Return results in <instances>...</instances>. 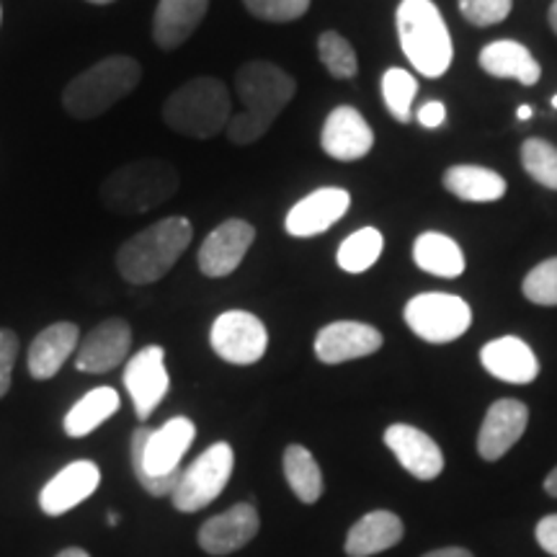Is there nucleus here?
<instances>
[{
    "label": "nucleus",
    "mask_w": 557,
    "mask_h": 557,
    "mask_svg": "<svg viewBox=\"0 0 557 557\" xmlns=\"http://www.w3.org/2000/svg\"><path fill=\"white\" fill-rule=\"evenodd\" d=\"M235 94L246 109L238 116H230L227 137L233 145H253L295 99L297 83L274 62L253 60L235 75Z\"/></svg>",
    "instance_id": "1"
},
{
    "label": "nucleus",
    "mask_w": 557,
    "mask_h": 557,
    "mask_svg": "<svg viewBox=\"0 0 557 557\" xmlns=\"http://www.w3.org/2000/svg\"><path fill=\"white\" fill-rule=\"evenodd\" d=\"M197 426L191 418L176 416L160 429L139 426L129 442V462L137 483L152 498L171 496L181 478V459L194 444Z\"/></svg>",
    "instance_id": "2"
},
{
    "label": "nucleus",
    "mask_w": 557,
    "mask_h": 557,
    "mask_svg": "<svg viewBox=\"0 0 557 557\" xmlns=\"http://www.w3.org/2000/svg\"><path fill=\"white\" fill-rule=\"evenodd\" d=\"M194 238V227L186 218H165L139 230L116 250V271L129 284L160 282L186 253Z\"/></svg>",
    "instance_id": "3"
},
{
    "label": "nucleus",
    "mask_w": 557,
    "mask_h": 557,
    "mask_svg": "<svg viewBox=\"0 0 557 557\" xmlns=\"http://www.w3.org/2000/svg\"><path fill=\"white\" fill-rule=\"evenodd\" d=\"M143 81V65L129 54H111L75 75L62 90V107L70 116L88 122L127 99Z\"/></svg>",
    "instance_id": "4"
},
{
    "label": "nucleus",
    "mask_w": 557,
    "mask_h": 557,
    "mask_svg": "<svg viewBox=\"0 0 557 557\" xmlns=\"http://www.w3.org/2000/svg\"><path fill=\"white\" fill-rule=\"evenodd\" d=\"M178 186L181 176L169 160H135L109 173L99 197L114 214H145L171 201Z\"/></svg>",
    "instance_id": "5"
},
{
    "label": "nucleus",
    "mask_w": 557,
    "mask_h": 557,
    "mask_svg": "<svg viewBox=\"0 0 557 557\" xmlns=\"http://www.w3.org/2000/svg\"><path fill=\"white\" fill-rule=\"evenodd\" d=\"M230 99L225 83L212 75H199L178 86L163 103V122L173 132L194 139H212L230 124Z\"/></svg>",
    "instance_id": "6"
},
{
    "label": "nucleus",
    "mask_w": 557,
    "mask_h": 557,
    "mask_svg": "<svg viewBox=\"0 0 557 557\" xmlns=\"http://www.w3.org/2000/svg\"><path fill=\"white\" fill-rule=\"evenodd\" d=\"M398 37L410 65L426 78H442L451 65V37L431 0H403L398 5Z\"/></svg>",
    "instance_id": "7"
},
{
    "label": "nucleus",
    "mask_w": 557,
    "mask_h": 557,
    "mask_svg": "<svg viewBox=\"0 0 557 557\" xmlns=\"http://www.w3.org/2000/svg\"><path fill=\"white\" fill-rule=\"evenodd\" d=\"M235 455L227 442L212 444L207 451L194 459L186 470H181V478L173 487L171 500L181 513H194L207 508L212 500L220 498L230 478H233Z\"/></svg>",
    "instance_id": "8"
},
{
    "label": "nucleus",
    "mask_w": 557,
    "mask_h": 557,
    "mask_svg": "<svg viewBox=\"0 0 557 557\" xmlns=\"http://www.w3.org/2000/svg\"><path fill=\"white\" fill-rule=\"evenodd\" d=\"M406 323L426 344H449L468 333L472 310L462 297L447 295V292H426L406 305Z\"/></svg>",
    "instance_id": "9"
},
{
    "label": "nucleus",
    "mask_w": 557,
    "mask_h": 557,
    "mask_svg": "<svg viewBox=\"0 0 557 557\" xmlns=\"http://www.w3.org/2000/svg\"><path fill=\"white\" fill-rule=\"evenodd\" d=\"M209 344H212L214 354L225 359L227 364L248 367L256 364L267 354L269 331L253 312L227 310L212 323Z\"/></svg>",
    "instance_id": "10"
},
{
    "label": "nucleus",
    "mask_w": 557,
    "mask_h": 557,
    "mask_svg": "<svg viewBox=\"0 0 557 557\" xmlns=\"http://www.w3.org/2000/svg\"><path fill=\"white\" fill-rule=\"evenodd\" d=\"M124 387H127L139 421H148L171 387L169 369H165V348L148 346L137 351L124 367Z\"/></svg>",
    "instance_id": "11"
},
{
    "label": "nucleus",
    "mask_w": 557,
    "mask_h": 557,
    "mask_svg": "<svg viewBox=\"0 0 557 557\" xmlns=\"http://www.w3.org/2000/svg\"><path fill=\"white\" fill-rule=\"evenodd\" d=\"M256 240V227L246 220H225L201 243L197 263L199 271L209 278L230 276L240 267Z\"/></svg>",
    "instance_id": "12"
},
{
    "label": "nucleus",
    "mask_w": 557,
    "mask_h": 557,
    "mask_svg": "<svg viewBox=\"0 0 557 557\" xmlns=\"http://www.w3.org/2000/svg\"><path fill=\"white\" fill-rule=\"evenodd\" d=\"M259 529H261V517L259 511H256V506L235 504L230 506L227 511L218 513V517L207 519L199 529L197 542L207 555H214V557L233 555L246 547L248 542H253L256 534H259Z\"/></svg>",
    "instance_id": "13"
},
{
    "label": "nucleus",
    "mask_w": 557,
    "mask_h": 557,
    "mask_svg": "<svg viewBox=\"0 0 557 557\" xmlns=\"http://www.w3.org/2000/svg\"><path fill=\"white\" fill-rule=\"evenodd\" d=\"M132 329L124 318H109L96 325L75 351V369L86 374H107L127 359Z\"/></svg>",
    "instance_id": "14"
},
{
    "label": "nucleus",
    "mask_w": 557,
    "mask_h": 557,
    "mask_svg": "<svg viewBox=\"0 0 557 557\" xmlns=\"http://www.w3.org/2000/svg\"><path fill=\"white\" fill-rule=\"evenodd\" d=\"M385 338L374 325L357 323V320H338L325 325L315 336V357L323 364H344L361 357L377 354Z\"/></svg>",
    "instance_id": "15"
},
{
    "label": "nucleus",
    "mask_w": 557,
    "mask_h": 557,
    "mask_svg": "<svg viewBox=\"0 0 557 557\" xmlns=\"http://www.w3.org/2000/svg\"><path fill=\"white\" fill-rule=\"evenodd\" d=\"M351 207V197L346 189L338 186H325L299 199L295 207L287 212L284 230L292 238H315V235L331 230L336 222L344 218Z\"/></svg>",
    "instance_id": "16"
},
{
    "label": "nucleus",
    "mask_w": 557,
    "mask_h": 557,
    "mask_svg": "<svg viewBox=\"0 0 557 557\" xmlns=\"http://www.w3.org/2000/svg\"><path fill=\"white\" fill-rule=\"evenodd\" d=\"M325 156L341 163H354L369 156L374 148V132L354 107H338L329 114L320 132Z\"/></svg>",
    "instance_id": "17"
},
{
    "label": "nucleus",
    "mask_w": 557,
    "mask_h": 557,
    "mask_svg": "<svg viewBox=\"0 0 557 557\" xmlns=\"http://www.w3.org/2000/svg\"><path fill=\"white\" fill-rule=\"evenodd\" d=\"M99 485V465L90 462V459H78V462H70L67 468H62L50 483L41 487L39 506L47 517H60V513H67L70 508L81 506L83 500L94 496Z\"/></svg>",
    "instance_id": "18"
},
{
    "label": "nucleus",
    "mask_w": 557,
    "mask_h": 557,
    "mask_svg": "<svg viewBox=\"0 0 557 557\" xmlns=\"http://www.w3.org/2000/svg\"><path fill=\"white\" fill-rule=\"evenodd\" d=\"M529 423V408L521 400L504 398L496 400L483 418V426L478 434V455L496 462L506 455L513 444L524 436Z\"/></svg>",
    "instance_id": "19"
},
{
    "label": "nucleus",
    "mask_w": 557,
    "mask_h": 557,
    "mask_svg": "<svg viewBox=\"0 0 557 557\" xmlns=\"http://www.w3.org/2000/svg\"><path fill=\"white\" fill-rule=\"evenodd\" d=\"M385 444L416 480H436L442 475L444 455L426 431L408 426V423H393L385 431Z\"/></svg>",
    "instance_id": "20"
},
{
    "label": "nucleus",
    "mask_w": 557,
    "mask_h": 557,
    "mask_svg": "<svg viewBox=\"0 0 557 557\" xmlns=\"http://www.w3.org/2000/svg\"><path fill=\"white\" fill-rule=\"evenodd\" d=\"M480 361H483L485 372L508 385H529L537 380L540 361L529 344L517 336H504L491 341L480 351Z\"/></svg>",
    "instance_id": "21"
},
{
    "label": "nucleus",
    "mask_w": 557,
    "mask_h": 557,
    "mask_svg": "<svg viewBox=\"0 0 557 557\" xmlns=\"http://www.w3.org/2000/svg\"><path fill=\"white\" fill-rule=\"evenodd\" d=\"M209 9V0H158L152 16V39L160 50L171 52L191 39Z\"/></svg>",
    "instance_id": "22"
},
{
    "label": "nucleus",
    "mask_w": 557,
    "mask_h": 557,
    "mask_svg": "<svg viewBox=\"0 0 557 557\" xmlns=\"http://www.w3.org/2000/svg\"><path fill=\"white\" fill-rule=\"evenodd\" d=\"M81 331L75 323L60 320L45 329L29 346V374L34 380H52L62 364L78 351Z\"/></svg>",
    "instance_id": "23"
},
{
    "label": "nucleus",
    "mask_w": 557,
    "mask_h": 557,
    "mask_svg": "<svg viewBox=\"0 0 557 557\" xmlns=\"http://www.w3.org/2000/svg\"><path fill=\"white\" fill-rule=\"evenodd\" d=\"M406 524L398 513L393 511H369L346 534V555L348 557H372L400 545Z\"/></svg>",
    "instance_id": "24"
},
{
    "label": "nucleus",
    "mask_w": 557,
    "mask_h": 557,
    "mask_svg": "<svg viewBox=\"0 0 557 557\" xmlns=\"http://www.w3.org/2000/svg\"><path fill=\"white\" fill-rule=\"evenodd\" d=\"M480 67L493 78L517 81L521 86H534L542 78V67L534 60V54L513 39H500L487 45L480 52Z\"/></svg>",
    "instance_id": "25"
},
{
    "label": "nucleus",
    "mask_w": 557,
    "mask_h": 557,
    "mask_svg": "<svg viewBox=\"0 0 557 557\" xmlns=\"http://www.w3.org/2000/svg\"><path fill=\"white\" fill-rule=\"evenodd\" d=\"M413 261L426 274L442 278H457L465 271L462 248L457 246V240L442 233L418 235V240L413 243Z\"/></svg>",
    "instance_id": "26"
},
{
    "label": "nucleus",
    "mask_w": 557,
    "mask_h": 557,
    "mask_svg": "<svg viewBox=\"0 0 557 557\" xmlns=\"http://www.w3.org/2000/svg\"><path fill=\"white\" fill-rule=\"evenodd\" d=\"M444 186L462 201H498L506 194V178L483 165H451Z\"/></svg>",
    "instance_id": "27"
},
{
    "label": "nucleus",
    "mask_w": 557,
    "mask_h": 557,
    "mask_svg": "<svg viewBox=\"0 0 557 557\" xmlns=\"http://www.w3.org/2000/svg\"><path fill=\"white\" fill-rule=\"evenodd\" d=\"M120 410V393L114 387H96L90 393L75 403L65 416V434L73 438L88 436L90 431H96L103 421H109L111 416Z\"/></svg>",
    "instance_id": "28"
},
{
    "label": "nucleus",
    "mask_w": 557,
    "mask_h": 557,
    "mask_svg": "<svg viewBox=\"0 0 557 557\" xmlns=\"http://www.w3.org/2000/svg\"><path fill=\"white\" fill-rule=\"evenodd\" d=\"M284 478L292 487V493L302 500V504H318L323 496V472H320L318 459L302 444H289L284 449Z\"/></svg>",
    "instance_id": "29"
},
{
    "label": "nucleus",
    "mask_w": 557,
    "mask_h": 557,
    "mask_svg": "<svg viewBox=\"0 0 557 557\" xmlns=\"http://www.w3.org/2000/svg\"><path fill=\"white\" fill-rule=\"evenodd\" d=\"M382 248H385V238L377 227H361L351 233L341 243L338 248V267L348 271V274H364L380 261Z\"/></svg>",
    "instance_id": "30"
},
{
    "label": "nucleus",
    "mask_w": 557,
    "mask_h": 557,
    "mask_svg": "<svg viewBox=\"0 0 557 557\" xmlns=\"http://www.w3.org/2000/svg\"><path fill=\"white\" fill-rule=\"evenodd\" d=\"M418 94V81L413 73L403 67H389L385 75H382V99H385V107L389 114L398 122H410V111H413V101Z\"/></svg>",
    "instance_id": "31"
},
{
    "label": "nucleus",
    "mask_w": 557,
    "mask_h": 557,
    "mask_svg": "<svg viewBox=\"0 0 557 557\" xmlns=\"http://www.w3.org/2000/svg\"><path fill=\"white\" fill-rule=\"evenodd\" d=\"M521 165L545 189L557 191V148L540 137H529L521 145Z\"/></svg>",
    "instance_id": "32"
},
{
    "label": "nucleus",
    "mask_w": 557,
    "mask_h": 557,
    "mask_svg": "<svg viewBox=\"0 0 557 557\" xmlns=\"http://www.w3.org/2000/svg\"><path fill=\"white\" fill-rule=\"evenodd\" d=\"M318 58L323 62L325 70L333 75V78H354L359 70L357 52L348 41L341 37L338 32H323L318 39Z\"/></svg>",
    "instance_id": "33"
},
{
    "label": "nucleus",
    "mask_w": 557,
    "mask_h": 557,
    "mask_svg": "<svg viewBox=\"0 0 557 557\" xmlns=\"http://www.w3.org/2000/svg\"><path fill=\"white\" fill-rule=\"evenodd\" d=\"M524 297L542 308H557V256L542 261L524 278Z\"/></svg>",
    "instance_id": "34"
},
{
    "label": "nucleus",
    "mask_w": 557,
    "mask_h": 557,
    "mask_svg": "<svg viewBox=\"0 0 557 557\" xmlns=\"http://www.w3.org/2000/svg\"><path fill=\"white\" fill-rule=\"evenodd\" d=\"M243 3L256 18L271 21V24H289L310 11L312 0H243Z\"/></svg>",
    "instance_id": "35"
},
{
    "label": "nucleus",
    "mask_w": 557,
    "mask_h": 557,
    "mask_svg": "<svg viewBox=\"0 0 557 557\" xmlns=\"http://www.w3.org/2000/svg\"><path fill=\"white\" fill-rule=\"evenodd\" d=\"M513 0H459L462 16L475 26H496L511 13Z\"/></svg>",
    "instance_id": "36"
},
{
    "label": "nucleus",
    "mask_w": 557,
    "mask_h": 557,
    "mask_svg": "<svg viewBox=\"0 0 557 557\" xmlns=\"http://www.w3.org/2000/svg\"><path fill=\"white\" fill-rule=\"evenodd\" d=\"M16 357H18V336L9 329H0V400H3L11 389Z\"/></svg>",
    "instance_id": "37"
},
{
    "label": "nucleus",
    "mask_w": 557,
    "mask_h": 557,
    "mask_svg": "<svg viewBox=\"0 0 557 557\" xmlns=\"http://www.w3.org/2000/svg\"><path fill=\"white\" fill-rule=\"evenodd\" d=\"M534 537H537V545L545 549L547 555L557 557V513H549V517L540 519L537 529H534Z\"/></svg>",
    "instance_id": "38"
},
{
    "label": "nucleus",
    "mask_w": 557,
    "mask_h": 557,
    "mask_svg": "<svg viewBox=\"0 0 557 557\" xmlns=\"http://www.w3.org/2000/svg\"><path fill=\"white\" fill-rule=\"evenodd\" d=\"M416 120H418V124H421V127H426V129L442 127V124L447 122V107H444L442 101H429V103H423V107L418 109Z\"/></svg>",
    "instance_id": "39"
},
{
    "label": "nucleus",
    "mask_w": 557,
    "mask_h": 557,
    "mask_svg": "<svg viewBox=\"0 0 557 557\" xmlns=\"http://www.w3.org/2000/svg\"><path fill=\"white\" fill-rule=\"evenodd\" d=\"M421 557H475V555L465 547H442V549H431V553Z\"/></svg>",
    "instance_id": "40"
},
{
    "label": "nucleus",
    "mask_w": 557,
    "mask_h": 557,
    "mask_svg": "<svg viewBox=\"0 0 557 557\" xmlns=\"http://www.w3.org/2000/svg\"><path fill=\"white\" fill-rule=\"evenodd\" d=\"M545 493H547V496L557 498V468L545 478Z\"/></svg>",
    "instance_id": "41"
},
{
    "label": "nucleus",
    "mask_w": 557,
    "mask_h": 557,
    "mask_svg": "<svg viewBox=\"0 0 557 557\" xmlns=\"http://www.w3.org/2000/svg\"><path fill=\"white\" fill-rule=\"evenodd\" d=\"M54 557H90L86 549H81V547H67V549H60L58 555Z\"/></svg>",
    "instance_id": "42"
},
{
    "label": "nucleus",
    "mask_w": 557,
    "mask_h": 557,
    "mask_svg": "<svg viewBox=\"0 0 557 557\" xmlns=\"http://www.w3.org/2000/svg\"><path fill=\"white\" fill-rule=\"evenodd\" d=\"M549 26H553V32L557 34V0L549 5Z\"/></svg>",
    "instance_id": "43"
},
{
    "label": "nucleus",
    "mask_w": 557,
    "mask_h": 557,
    "mask_svg": "<svg viewBox=\"0 0 557 557\" xmlns=\"http://www.w3.org/2000/svg\"><path fill=\"white\" fill-rule=\"evenodd\" d=\"M517 116L521 122H527V120H532V107H519V111H517Z\"/></svg>",
    "instance_id": "44"
},
{
    "label": "nucleus",
    "mask_w": 557,
    "mask_h": 557,
    "mask_svg": "<svg viewBox=\"0 0 557 557\" xmlns=\"http://www.w3.org/2000/svg\"><path fill=\"white\" fill-rule=\"evenodd\" d=\"M107 521H109V527H116V524H120V513H116V511H109Z\"/></svg>",
    "instance_id": "45"
},
{
    "label": "nucleus",
    "mask_w": 557,
    "mask_h": 557,
    "mask_svg": "<svg viewBox=\"0 0 557 557\" xmlns=\"http://www.w3.org/2000/svg\"><path fill=\"white\" fill-rule=\"evenodd\" d=\"M88 3H96V5H107V3H114V0H88Z\"/></svg>",
    "instance_id": "46"
},
{
    "label": "nucleus",
    "mask_w": 557,
    "mask_h": 557,
    "mask_svg": "<svg viewBox=\"0 0 557 557\" xmlns=\"http://www.w3.org/2000/svg\"><path fill=\"white\" fill-rule=\"evenodd\" d=\"M553 109H557V94L553 96Z\"/></svg>",
    "instance_id": "47"
},
{
    "label": "nucleus",
    "mask_w": 557,
    "mask_h": 557,
    "mask_svg": "<svg viewBox=\"0 0 557 557\" xmlns=\"http://www.w3.org/2000/svg\"><path fill=\"white\" fill-rule=\"evenodd\" d=\"M0 21H3V13H0Z\"/></svg>",
    "instance_id": "48"
}]
</instances>
